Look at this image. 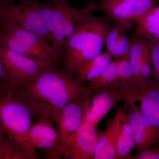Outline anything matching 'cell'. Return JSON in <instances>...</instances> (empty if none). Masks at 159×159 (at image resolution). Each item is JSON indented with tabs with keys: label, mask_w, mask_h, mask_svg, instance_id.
<instances>
[{
	"label": "cell",
	"mask_w": 159,
	"mask_h": 159,
	"mask_svg": "<svg viewBox=\"0 0 159 159\" xmlns=\"http://www.w3.org/2000/svg\"><path fill=\"white\" fill-rule=\"evenodd\" d=\"M140 102L142 116L152 125L159 129V85L152 80L141 89L136 95Z\"/></svg>",
	"instance_id": "9a60e30c"
},
{
	"label": "cell",
	"mask_w": 159,
	"mask_h": 159,
	"mask_svg": "<svg viewBox=\"0 0 159 159\" xmlns=\"http://www.w3.org/2000/svg\"><path fill=\"white\" fill-rule=\"evenodd\" d=\"M1 13H2V1L0 0V17H1Z\"/></svg>",
	"instance_id": "f546056e"
},
{
	"label": "cell",
	"mask_w": 159,
	"mask_h": 159,
	"mask_svg": "<svg viewBox=\"0 0 159 159\" xmlns=\"http://www.w3.org/2000/svg\"><path fill=\"white\" fill-rule=\"evenodd\" d=\"M94 11L95 2L67 40L61 70L70 77H75L81 66L102 53L106 35L113 24L105 16L94 15Z\"/></svg>",
	"instance_id": "7a4b0ae2"
},
{
	"label": "cell",
	"mask_w": 159,
	"mask_h": 159,
	"mask_svg": "<svg viewBox=\"0 0 159 159\" xmlns=\"http://www.w3.org/2000/svg\"><path fill=\"white\" fill-rule=\"evenodd\" d=\"M1 1H3V2H10L23 3L34 1V0H1Z\"/></svg>",
	"instance_id": "83f0119b"
},
{
	"label": "cell",
	"mask_w": 159,
	"mask_h": 159,
	"mask_svg": "<svg viewBox=\"0 0 159 159\" xmlns=\"http://www.w3.org/2000/svg\"><path fill=\"white\" fill-rule=\"evenodd\" d=\"M134 147L133 131L125 114L117 137L116 159H130L131 152Z\"/></svg>",
	"instance_id": "ffe728a7"
},
{
	"label": "cell",
	"mask_w": 159,
	"mask_h": 159,
	"mask_svg": "<svg viewBox=\"0 0 159 159\" xmlns=\"http://www.w3.org/2000/svg\"><path fill=\"white\" fill-rule=\"evenodd\" d=\"M0 44L35 60L45 68L56 67L58 63L51 45L2 13Z\"/></svg>",
	"instance_id": "3957f363"
},
{
	"label": "cell",
	"mask_w": 159,
	"mask_h": 159,
	"mask_svg": "<svg viewBox=\"0 0 159 159\" xmlns=\"http://www.w3.org/2000/svg\"><path fill=\"white\" fill-rule=\"evenodd\" d=\"M50 118H38L31 125L29 133L30 144L34 149H42L49 158H64V151L57 129L53 126Z\"/></svg>",
	"instance_id": "9c48e42d"
},
{
	"label": "cell",
	"mask_w": 159,
	"mask_h": 159,
	"mask_svg": "<svg viewBox=\"0 0 159 159\" xmlns=\"http://www.w3.org/2000/svg\"><path fill=\"white\" fill-rule=\"evenodd\" d=\"M11 88L6 69L0 57V95L5 93Z\"/></svg>",
	"instance_id": "4316f807"
},
{
	"label": "cell",
	"mask_w": 159,
	"mask_h": 159,
	"mask_svg": "<svg viewBox=\"0 0 159 159\" xmlns=\"http://www.w3.org/2000/svg\"><path fill=\"white\" fill-rule=\"evenodd\" d=\"M99 136L97 126L84 121L63 144L64 158L93 159Z\"/></svg>",
	"instance_id": "30bf717a"
},
{
	"label": "cell",
	"mask_w": 159,
	"mask_h": 159,
	"mask_svg": "<svg viewBox=\"0 0 159 159\" xmlns=\"http://www.w3.org/2000/svg\"><path fill=\"white\" fill-rule=\"evenodd\" d=\"M0 57L11 87L28 82L47 69L35 60L7 48L1 44Z\"/></svg>",
	"instance_id": "ba28073f"
},
{
	"label": "cell",
	"mask_w": 159,
	"mask_h": 159,
	"mask_svg": "<svg viewBox=\"0 0 159 159\" xmlns=\"http://www.w3.org/2000/svg\"><path fill=\"white\" fill-rule=\"evenodd\" d=\"M53 8L49 20L48 34L50 43L57 62L61 61L64 54L66 35V15L70 4L66 0H52Z\"/></svg>",
	"instance_id": "4fadbf2b"
},
{
	"label": "cell",
	"mask_w": 159,
	"mask_h": 159,
	"mask_svg": "<svg viewBox=\"0 0 159 159\" xmlns=\"http://www.w3.org/2000/svg\"><path fill=\"white\" fill-rule=\"evenodd\" d=\"M5 134H6V133H5V131L3 130L2 127V125L0 124V140L2 139V138Z\"/></svg>",
	"instance_id": "f1b7e54d"
},
{
	"label": "cell",
	"mask_w": 159,
	"mask_h": 159,
	"mask_svg": "<svg viewBox=\"0 0 159 159\" xmlns=\"http://www.w3.org/2000/svg\"><path fill=\"white\" fill-rule=\"evenodd\" d=\"M130 159H159V144L137 152Z\"/></svg>",
	"instance_id": "484cf974"
},
{
	"label": "cell",
	"mask_w": 159,
	"mask_h": 159,
	"mask_svg": "<svg viewBox=\"0 0 159 159\" xmlns=\"http://www.w3.org/2000/svg\"><path fill=\"white\" fill-rule=\"evenodd\" d=\"M120 100L125 103L136 101L132 89L122 85L116 88H102L93 90L84 121L97 127L101 120Z\"/></svg>",
	"instance_id": "8992f818"
},
{
	"label": "cell",
	"mask_w": 159,
	"mask_h": 159,
	"mask_svg": "<svg viewBox=\"0 0 159 159\" xmlns=\"http://www.w3.org/2000/svg\"><path fill=\"white\" fill-rule=\"evenodd\" d=\"M53 8V1L42 2L34 0L23 3L2 1V14L50 43L48 25Z\"/></svg>",
	"instance_id": "5b68a950"
},
{
	"label": "cell",
	"mask_w": 159,
	"mask_h": 159,
	"mask_svg": "<svg viewBox=\"0 0 159 159\" xmlns=\"http://www.w3.org/2000/svg\"><path fill=\"white\" fill-rule=\"evenodd\" d=\"M91 97V94L70 102L61 109L55 118L54 122L57 125L62 146L66 140L74 134L84 122Z\"/></svg>",
	"instance_id": "8fae6325"
},
{
	"label": "cell",
	"mask_w": 159,
	"mask_h": 159,
	"mask_svg": "<svg viewBox=\"0 0 159 159\" xmlns=\"http://www.w3.org/2000/svg\"><path fill=\"white\" fill-rule=\"evenodd\" d=\"M131 46L128 54L134 85L139 92L142 88L141 77V68L142 56L148 40L133 33L131 35Z\"/></svg>",
	"instance_id": "e0dca14e"
},
{
	"label": "cell",
	"mask_w": 159,
	"mask_h": 159,
	"mask_svg": "<svg viewBox=\"0 0 159 159\" xmlns=\"http://www.w3.org/2000/svg\"><path fill=\"white\" fill-rule=\"evenodd\" d=\"M11 88L33 116L48 117L53 122L67 104L92 92L88 86L56 67L45 69L28 82Z\"/></svg>",
	"instance_id": "6da1fadb"
},
{
	"label": "cell",
	"mask_w": 159,
	"mask_h": 159,
	"mask_svg": "<svg viewBox=\"0 0 159 159\" xmlns=\"http://www.w3.org/2000/svg\"><path fill=\"white\" fill-rule=\"evenodd\" d=\"M141 77L142 88L151 82L153 80L152 69L150 57V45L149 41L147 42L145 46L141 68Z\"/></svg>",
	"instance_id": "cb8c5ba5"
},
{
	"label": "cell",
	"mask_w": 159,
	"mask_h": 159,
	"mask_svg": "<svg viewBox=\"0 0 159 159\" xmlns=\"http://www.w3.org/2000/svg\"><path fill=\"white\" fill-rule=\"evenodd\" d=\"M150 45L152 77L154 81L159 85V41L150 42Z\"/></svg>",
	"instance_id": "d4e9b609"
},
{
	"label": "cell",
	"mask_w": 159,
	"mask_h": 159,
	"mask_svg": "<svg viewBox=\"0 0 159 159\" xmlns=\"http://www.w3.org/2000/svg\"><path fill=\"white\" fill-rule=\"evenodd\" d=\"M112 58V56L107 51L101 53L81 66L74 78L82 83L90 82L103 72Z\"/></svg>",
	"instance_id": "ac0fdd59"
},
{
	"label": "cell",
	"mask_w": 159,
	"mask_h": 159,
	"mask_svg": "<svg viewBox=\"0 0 159 159\" xmlns=\"http://www.w3.org/2000/svg\"><path fill=\"white\" fill-rule=\"evenodd\" d=\"M88 86L92 91L102 88H116L121 87L122 84L118 76L117 60H112L98 77L89 82Z\"/></svg>",
	"instance_id": "44dd1931"
},
{
	"label": "cell",
	"mask_w": 159,
	"mask_h": 159,
	"mask_svg": "<svg viewBox=\"0 0 159 159\" xmlns=\"http://www.w3.org/2000/svg\"><path fill=\"white\" fill-rule=\"evenodd\" d=\"M159 0H100L96 3L95 11L117 22L131 26L132 22L143 17Z\"/></svg>",
	"instance_id": "52a82bcc"
},
{
	"label": "cell",
	"mask_w": 159,
	"mask_h": 159,
	"mask_svg": "<svg viewBox=\"0 0 159 159\" xmlns=\"http://www.w3.org/2000/svg\"><path fill=\"white\" fill-rule=\"evenodd\" d=\"M0 159H32L21 145L6 134L0 140Z\"/></svg>",
	"instance_id": "7402d4cb"
},
{
	"label": "cell",
	"mask_w": 159,
	"mask_h": 159,
	"mask_svg": "<svg viewBox=\"0 0 159 159\" xmlns=\"http://www.w3.org/2000/svg\"><path fill=\"white\" fill-rule=\"evenodd\" d=\"M116 59L118 61V76L120 83L122 85L125 86H130L134 91L136 96L138 91L134 85L128 55Z\"/></svg>",
	"instance_id": "603a6c76"
},
{
	"label": "cell",
	"mask_w": 159,
	"mask_h": 159,
	"mask_svg": "<svg viewBox=\"0 0 159 159\" xmlns=\"http://www.w3.org/2000/svg\"><path fill=\"white\" fill-rule=\"evenodd\" d=\"M66 1H69V0H66Z\"/></svg>",
	"instance_id": "4dcf8cb0"
},
{
	"label": "cell",
	"mask_w": 159,
	"mask_h": 159,
	"mask_svg": "<svg viewBox=\"0 0 159 159\" xmlns=\"http://www.w3.org/2000/svg\"><path fill=\"white\" fill-rule=\"evenodd\" d=\"M131 25L115 21L105 36L107 51L116 59L128 55L130 50L131 39L128 31Z\"/></svg>",
	"instance_id": "2e32d148"
},
{
	"label": "cell",
	"mask_w": 159,
	"mask_h": 159,
	"mask_svg": "<svg viewBox=\"0 0 159 159\" xmlns=\"http://www.w3.org/2000/svg\"><path fill=\"white\" fill-rule=\"evenodd\" d=\"M125 112L134 133V147L137 152L159 144V129L142 116L140 107L136 101L125 103Z\"/></svg>",
	"instance_id": "7c38bea8"
},
{
	"label": "cell",
	"mask_w": 159,
	"mask_h": 159,
	"mask_svg": "<svg viewBox=\"0 0 159 159\" xmlns=\"http://www.w3.org/2000/svg\"><path fill=\"white\" fill-rule=\"evenodd\" d=\"M135 23L134 33L143 36L150 42L159 41V6H154Z\"/></svg>",
	"instance_id": "d6986e66"
},
{
	"label": "cell",
	"mask_w": 159,
	"mask_h": 159,
	"mask_svg": "<svg viewBox=\"0 0 159 159\" xmlns=\"http://www.w3.org/2000/svg\"><path fill=\"white\" fill-rule=\"evenodd\" d=\"M125 114L124 107L118 106L115 116L106 120V127L103 131H99L93 159H116L117 137Z\"/></svg>",
	"instance_id": "5bb4252c"
},
{
	"label": "cell",
	"mask_w": 159,
	"mask_h": 159,
	"mask_svg": "<svg viewBox=\"0 0 159 159\" xmlns=\"http://www.w3.org/2000/svg\"><path fill=\"white\" fill-rule=\"evenodd\" d=\"M32 116L29 107L11 88L0 95V124L3 130L21 145L32 159H37L38 154L29 140Z\"/></svg>",
	"instance_id": "277c9868"
}]
</instances>
